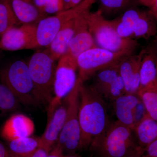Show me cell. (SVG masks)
Here are the masks:
<instances>
[{
	"label": "cell",
	"instance_id": "obj_11",
	"mask_svg": "<svg viewBox=\"0 0 157 157\" xmlns=\"http://www.w3.org/2000/svg\"><path fill=\"white\" fill-rule=\"evenodd\" d=\"M36 25L23 24L19 28H11L0 39V49L5 51L20 50L37 48Z\"/></svg>",
	"mask_w": 157,
	"mask_h": 157
},
{
	"label": "cell",
	"instance_id": "obj_31",
	"mask_svg": "<svg viewBox=\"0 0 157 157\" xmlns=\"http://www.w3.org/2000/svg\"><path fill=\"white\" fill-rule=\"evenodd\" d=\"M48 157H64V152L61 147L56 144L48 154Z\"/></svg>",
	"mask_w": 157,
	"mask_h": 157
},
{
	"label": "cell",
	"instance_id": "obj_18",
	"mask_svg": "<svg viewBox=\"0 0 157 157\" xmlns=\"http://www.w3.org/2000/svg\"><path fill=\"white\" fill-rule=\"evenodd\" d=\"M134 20L132 28V39H147L157 33V21L148 9L140 8Z\"/></svg>",
	"mask_w": 157,
	"mask_h": 157
},
{
	"label": "cell",
	"instance_id": "obj_3",
	"mask_svg": "<svg viewBox=\"0 0 157 157\" xmlns=\"http://www.w3.org/2000/svg\"><path fill=\"white\" fill-rule=\"evenodd\" d=\"M89 29L96 45L113 52L130 55L139 46L137 40L124 39L118 34L111 20L106 19L98 11H87Z\"/></svg>",
	"mask_w": 157,
	"mask_h": 157
},
{
	"label": "cell",
	"instance_id": "obj_1",
	"mask_svg": "<svg viewBox=\"0 0 157 157\" xmlns=\"http://www.w3.org/2000/svg\"><path fill=\"white\" fill-rule=\"evenodd\" d=\"M78 119L80 149L90 146L111 123L105 101L90 86L85 85L83 82L79 87Z\"/></svg>",
	"mask_w": 157,
	"mask_h": 157
},
{
	"label": "cell",
	"instance_id": "obj_13",
	"mask_svg": "<svg viewBox=\"0 0 157 157\" xmlns=\"http://www.w3.org/2000/svg\"><path fill=\"white\" fill-rule=\"evenodd\" d=\"M144 49L125 57L118 63V70L126 93L137 94L140 88V70Z\"/></svg>",
	"mask_w": 157,
	"mask_h": 157
},
{
	"label": "cell",
	"instance_id": "obj_20",
	"mask_svg": "<svg viewBox=\"0 0 157 157\" xmlns=\"http://www.w3.org/2000/svg\"><path fill=\"white\" fill-rule=\"evenodd\" d=\"M11 7L20 23H38L46 16L39 10L34 0H9Z\"/></svg>",
	"mask_w": 157,
	"mask_h": 157
},
{
	"label": "cell",
	"instance_id": "obj_26",
	"mask_svg": "<svg viewBox=\"0 0 157 157\" xmlns=\"http://www.w3.org/2000/svg\"><path fill=\"white\" fill-rule=\"evenodd\" d=\"M137 94L143 102L147 115L157 121V90L139 91Z\"/></svg>",
	"mask_w": 157,
	"mask_h": 157
},
{
	"label": "cell",
	"instance_id": "obj_8",
	"mask_svg": "<svg viewBox=\"0 0 157 157\" xmlns=\"http://www.w3.org/2000/svg\"><path fill=\"white\" fill-rule=\"evenodd\" d=\"M128 55L116 53L107 49L94 47L82 53L76 59L78 78L84 82L99 70L117 64Z\"/></svg>",
	"mask_w": 157,
	"mask_h": 157
},
{
	"label": "cell",
	"instance_id": "obj_24",
	"mask_svg": "<svg viewBox=\"0 0 157 157\" xmlns=\"http://www.w3.org/2000/svg\"><path fill=\"white\" fill-rule=\"evenodd\" d=\"M18 23L9 0H0V37Z\"/></svg>",
	"mask_w": 157,
	"mask_h": 157
},
{
	"label": "cell",
	"instance_id": "obj_7",
	"mask_svg": "<svg viewBox=\"0 0 157 157\" xmlns=\"http://www.w3.org/2000/svg\"><path fill=\"white\" fill-rule=\"evenodd\" d=\"M78 70L76 59L65 53L59 59L56 67L54 82L53 98L48 105V122L59 105L73 90L77 82Z\"/></svg>",
	"mask_w": 157,
	"mask_h": 157
},
{
	"label": "cell",
	"instance_id": "obj_21",
	"mask_svg": "<svg viewBox=\"0 0 157 157\" xmlns=\"http://www.w3.org/2000/svg\"><path fill=\"white\" fill-rule=\"evenodd\" d=\"M98 2V10L108 20H112L120 16L128 9L139 6V0H96Z\"/></svg>",
	"mask_w": 157,
	"mask_h": 157
},
{
	"label": "cell",
	"instance_id": "obj_6",
	"mask_svg": "<svg viewBox=\"0 0 157 157\" xmlns=\"http://www.w3.org/2000/svg\"><path fill=\"white\" fill-rule=\"evenodd\" d=\"M0 78L2 83L10 89L20 103L27 106L38 105L28 65L25 62L19 60L11 63L2 70Z\"/></svg>",
	"mask_w": 157,
	"mask_h": 157
},
{
	"label": "cell",
	"instance_id": "obj_28",
	"mask_svg": "<svg viewBox=\"0 0 157 157\" xmlns=\"http://www.w3.org/2000/svg\"><path fill=\"white\" fill-rule=\"evenodd\" d=\"M139 2L147 7L157 21V0H139Z\"/></svg>",
	"mask_w": 157,
	"mask_h": 157
},
{
	"label": "cell",
	"instance_id": "obj_19",
	"mask_svg": "<svg viewBox=\"0 0 157 157\" xmlns=\"http://www.w3.org/2000/svg\"><path fill=\"white\" fill-rule=\"evenodd\" d=\"M75 18L70 20L64 25L48 45L47 52L54 60L59 59L67 52L74 33Z\"/></svg>",
	"mask_w": 157,
	"mask_h": 157
},
{
	"label": "cell",
	"instance_id": "obj_27",
	"mask_svg": "<svg viewBox=\"0 0 157 157\" xmlns=\"http://www.w3.org/2000/svg\"><path fill=\"white\" fill-rule=\"evenodd\" d=\"M36 6L45 14H58L64 11L63 0H34Z\"/></svg>",
	"mask_w": 157,
	"mask_h": 157
},
{
	"label": "cell",
	"instance_id": "obj_35",
	"mask_svg": "<svg viewBox=\"0 0 157 157\" xmlns=\"http://www.w3.org/2000/svg\"><path fill=\"white\" fill-rule=\"evenodd\" d=\"M64 157H78L74 154H68L64 155Z\"/></svg>",
	"mask_w": 157,
	"mask_h": 157
},
{
	"label": "cell",
	"instance_id": "obj_36",
	"mask_svg": "<svg viewBox=\"0 0 157 157\" xmlns=\"http://www.w3.org/2000/svg\"><path fill=\"white\" fill-rule=\"evenodd\" d=\"M135 157H145V156L144 155V154L142 155L139 156Z\"/></svg>",
	"mask_w": 157,
	"mask_h": 157
},
{
	"label": "cell",
	"instance_id": "obj_25",
	"mask_svg": "<svg viewBox=\"0 0 157 157\" xmlns=\"http://www.w3.org/2000/svg\"><path fill=\"white\" fill-rule=\"evenodd\" d=\"M20 102L8 86L0 83V115L15 111L19 108Z\"/></svg>",
	"mask_w": 157,
	"mask_h": 157
},
{
	"label": "cell",
	"instance_id": "obj_23",
	"mask_svg": "<svg viewBox=\"0 0 157 157\" xmlns=\"http://www.w3.org/2000/svg\"><path fill=\"white\" fill-rule=\"evenodd\" d=\"M39 147V138L30 136L9 141L8 148L11 157H29Z\"/></svg>",
	"mask_w": 157,
	"mask_h": 157
},
{
	"label": "cell",
	"instance_id": "obj_30",
	"mask_svg": "<svg viewBox=\"0 0 157 157\" xmlns=\"http://www.w3.org/2000/svg\"><path fill=\"white\" fill-rule=\"evenodd\" d=\"M83 0H63V3L64 11L73 9L77 7Z\"/></svg>",
	"mask_w": 157,
	"mask_h": 157
},
{
	"label": "cell",
	"instance_id": "obj_17",
	"mask_svg": "<svg viewBox=\"0 0 157 157\" xmlns=\"http://www.w3.org/2000/svg\"><path fill=\"white\" fill-rule=\"evenodd\" d=\"M144 90H157V52L154 50L144 49L138 92Z\"/></svg>",
	"mask_w": 157,
	"mask_h": 157
},
{
	"label": "cell",
	"instance_id": "obj_33",
	"mask_svg": "<svg viewBox=\"0 0 157 157\" xmlns=\"http://www.w3.org/2000/svg\"><path fill=\"white\" fill-rule=\"evenodd\" d=\"M0 157H11L8 148L0 140Z\"/></svg>",
	"mask_w": 157,
	"mask_h": 157
},
{
	"label": "cell",
	"instance_id": "obj_4",
	"mask_svg": "<svg viewBox=\"0 0 157 157\" xmlns=\"http://www.w3.org/2000/svg\"><path fill=\"white\" fill-rule=\"evenodd\" d=\"M55 61L47 52L39 51L32 56L28 63L38 105H49L53 98Z\"/></svg>",
	"mask_w": 157,
	"mask_h": 157
},
{
	"label": "cell",
	"instance_id": "obj_34",
	"mask_svg": "<svg viewBox=\"0 0 157 157\" xmlns=\"http://www.w3.org/2000/svg\"><path fill=\"white\" fill-rule=\"evenodd\" d=\"M96 2V0H83L82 3L87 9H90L91 6Z\"/></svg>",
	"mask_w": 157,
	"mask_h": 157
},
{
	"label": "cell",
	"instance_id": "obj_9",
	"mask_svg": "<svg viewBox=\"0 0 157 157\" xmlns=\"http://www.w3.org/2000/svg\"><path fill=\"white\" fill-rule=\"evenodd\" d=\"M87 9L83 3L73 9L63 11L51 17H45L36 25V41L37 47L48 46L64 25Z\"/></svg>",
	"mask_w": 157,
	"mask_h": 157
},
{
	"label": "cell",
	"instance_id": "obj_32",
	"mask_svg": "<svg viewBox=\"0 0 157 157\" xmlns=\"http://www.w3.org/2000/svg\"><path fill=\"white\" fill-rule=\"evenodd\" d=\"M49 153L44 149L39 147L29 157H48Z\"/></svg>",
	"mask_w": 157,
	"mask_h": 157
},
{
	"label": "cell",
	"instance_id": "obj_29",
	"mask_svg": "<svg viewBox=\"0 0 157 157\" xmlns=\"http://www.w3.org/2000/svg\"><path fill=\"white\" fill-rule=\"evenodd\" d=\"M144 155L145 157H157V139L144 148Z\"/></svg>",
	"mask_w": 157,
	"mask_h": 157
},
{
	"label": "cell",
	"instance_id": "obj_12",
	"mask_svg": "<svg viewBox=\"0 0 157 157\" xmlns=\"http://www.w3.org/2000/svg\"><path fill=\"white\" fill-rule=\"evenodd\" d=\"M89 10L82 11L75 18L74 34L66 53L76 59L86 51L97 46L88 26L86 14Z\"/></svg>",
	"mask_w": 157,
	"mask_h": 157
},
{
	"label": "cell",
	"instance_id": "obj_16",
	"mask_svg": "<svg viewBox=\"0 0 157 157\" xmlns=\"http://www.w3.org/2000/svg\"><path fill=\"white\" fill-rule=\"evenodd\" d=\"M140 100L137 94L125 93L112 101L117 121L132 129L134 128V115Z\"/></svg>",
	"mask_w": 157,
	"mask_h": 157
},
{
	"label": "cell",
	"instance_id": "obj_15",
	"mask_svg": "<svg viewBox=\"0 0 157 157\" xmlns=\"http://www.w3.org/2000/svg\"><path fill=\"white\" fill-rule=\"evenodd\" d=\"M56 109L48 122L44 134L39 138L40 147L49 152L55 144L57 142L66 118L67 107L64 102Z\"/></svg>",
	"mask_w": 157,
	"mask_h": 157
},
{
	"label": "cell",
	"instance_id": "obj_10",
	"mask_svg": "<svg viewBox=\"0 0 157 157\" xmlns=\"http://www.w3.org/2000/svg\"><path fill=\"white\" fill-rule=\"evenodd\" d=\"M118 65L99 70L91 77L93 81L90 86L105 101L112 102L126 93Z\"/></svg>",
	"mask_w": 157,
	"mask_h": 157
},
{
	"label": "cell",
	"instance_id": "obj_2",
	"mask_svg": "<svg viewBox=\"0 0 157 157\" xmlns=\"http://www.w3.org/2000/svg\"><path fill=\"white\" fill-rule=\"evenodd\" d=\"M90 147L99 157H135L144 154L133 129L117 121L111 122Z\"/></svg>",
	"mask_w": 157,
	"mask_h": 157
},
{
	"label": "cell",
	"instance_id": "obj_14",
	"mask_svg": "<svg viewBox=\"0 0 157 157\" xmlns=\"http://www.w3.org/2000/svg\"><path fill=\"white\" fill-rule=\"evenodd\" d=\"M35 130L33 121L26 116L15 114L6 121L1 130V135L9 141L30 137Z\"/></svg>",
	"mask_w": 157,
	"mask_h": 157
},
{
	"label": "cell",
	"instance_id": "obj_5",
	"mask_svg": "<svg viewBox=\"0 0 157 157\" xmlns=\"http://www.w3.org/2000/svg\"><path fill=\"white\" fill-rule=\"evenodd\" d=\"M82 82L78 78L75 86L64 99L67 107L66 118L63 127L57 144L64 152L74 154L80 149V125L78 119L79 91Z\"/></svg>",
	"mask_w": 157,
	"mask_h": 157
},
{
	"label": "cell",
	"instance_id": "obj_22",
	"mask_svg": "<svg viewBox=\"0 0 157 157\" xmlns=\"http://www.w3.org/2000/svg\"><path fill=\"white\" fill-rule=\"evenodd\" d=\"M133 130L137 143L144 149L157 139V121L147 114Z\"/></svg>",
	"mask_w": 157,
	"mask_h": 157
}]
</instances>
